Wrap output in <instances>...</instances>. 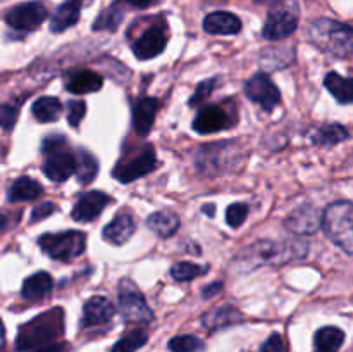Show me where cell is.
Masks as SVG:
<instances>
[{"instance_id":"6da1fadb","label":"cell","mask_w":353,"mask_h":352,"mask_svg":"<svg viewBox=\"0 0 353 352\" xmlns=\"http://www.w3.org/2000/svg\"><path fill=\"white\" fill-rule=\"evenodd\" d=\"M64 333V313L61 307L47 311L40 316L33 317L19 328L16 337L17 351H31L50 345Z\"/></svg>"},{"instance_id":"7a4b0ae2","label":"cell","mask_w":353,"mask_h":352,"mask_svg":"<svg viewBox=\"0 0 353 352\" xmlns=\"http://www.w3.org/2000/svg\"><path fill=\"white\" fill-rule=\"evenodd\" d=\"M309 37L316 47L334 57L353 55V26L331 19H317L309 28Z\"/></svg>"},{"instance_id":"3957f363","label":"cell","mask_w":353,"mask_h":352,"mask_svg":"<svg viewBox=\"0 0 353 352\" xmlns=\"http://www.w3.org/2000/svg\"><path fill=\"white\" fill-rule=\"evenodd\" d=\"M321 226L341 251L353 254V202L340 200L330 204L323 213Z\"/></svg>"},{"instance_id":"277c9868","label":"cell","mask_w":353,"mask_h":352,"mask_svg":"<svg viewBox=\"0 0 353 352\" xmlns=\"http://www.w3.org/2000/svg\"><path fill=\"white\" fill-rule=\"evenodd\" d=\"M41 251L57 261H72L79 257L86 248V235L78 230L45 233L38 238Z\"/></svg>"},{"instance_id":"5b68a950","label":"cell","mask_w":353,"mask_h":352,"mask_svg":"<svg viewBox=\"0 0 353 352\" xmlns=\"http://www.w3.org/2000/svg\"><path fill=\"white\" fill-rule=\"evenodd\" d=\"M300 245L302 244H296V242H255L250 248L243 251V261H252L254 266L279 264V262L292 261L293 257H299L303 254V252H300Z\"/></svg>"},{"instance_id":"8992f818","label":"cell","mask_w":353,"mask_h":352,"mask_svg":"<svg viewBox=\"0 0 353 352\" xmlns=\"http://www.w3.org/2000/svg\"><path fill=\"white\" fill-rule=\"evenodd\" d=\"M119 309L126 323H150L154 321V313L145 302L143 293L130 278L119 282Z\"/></svg>"},{"instance_id":"52a82bcc","label":"cell","mask_w":353,"mask_h":352,"mask_svg":"<svg viewBox=\"0 0 353 352\" xmlns=\"http://www.w3.org/2000/svg\"><path fill=\"white\" fill-rule=\"evenodd\" d=\"M155 168H157V155H155L154 148L148 145V147H143V150L140 154L133 155L130 161L119 162L116 166V169H114L112 175L117 182L131 183L134 179L152 173Z\"/></svg>"},{"instance_id":"ba28073f","label":"cell","mask_w":353,"mask_h":352,"mask_svg":"<svg viewBox=\"0 0 353 352\" xmlns=\"http://www.w3.org/2000/svg\"><path fill=\"white\" fill-rule=\"evenodd\" d=\"M48 9L41 2H24L6 14V23L17 31H33L47 19Z\"/></svg>"},{"instance_id":"9c48e42d","label":"cell","mask_w":353,"mask_h":352,"mask_svg":"<svg viewBox=\"0 0 353 352\" xmlns=\"http://www.w3.org/2000/svg\"><path fill=\"white\" fill-rule=\"evenodd\" d=\"M245 93L252 102L259 104L264 110L271 113L281 100V93H279L278 86L272 83L265 72H259L254 75L247 83H245Z\"/></svg>"},{"instance_id":"30bf717a","label":"cell","mask_w":353,"mask_h":352,"mask_svg":"<svg viewBox=\"0 0 353 352\" xmlns=\"http://www.w3.org/2000/svg\"><path fill=\"white\" fill-rule=\"evenodd\" d=\"M233 145L231 144H212L200 147L196 154V168L200 173L205 175H216L230 168V162L233 161Z\"/></svg>"},{"instance_id":"8fae6325","label":"cell","mask_w":353,"mask_h":352,"mask_svg":"<svg viewBox=\"0 0 353 352\" xmlns=\"http://www.w3.org/2000/svg\"><path fill=\"white\" fill-rule=\"evenodd\" d=\"M76 171V157L69 150H65V145L47 152V159L43 162V173L52 182H65L72 173Z\"/></svg>"},{"instance_id":"7c38bea8","label":"cell","mask_w":353,"mask_h":352,"mask_svg":"<svg viewBox=\"0 0 353 352\" xmlns=\"http://www.w3.org/2000/svg\"><path fill=\"white\" fill-rule=\"evenodd\" d=\"M296 26H299V16H296V12H293L290 9H278L269 14L268 21L264 24V30H262V35L268 40H283V38L295 33Z\"/></svg>"},{"instance_id":"4fadbf2b","label":"cell","mask_w":353,"mask_h":352,"mask_svg":"<svg viewBox=\"0 0 353 352\" xmlns=\"http://www.w3.org/2000/svg\"><path fill=\"white\" fill-rule=\"evenodd\" d=\"M231 117L221 106H203L196 113L195 121H193V130L196 133L209 135L216 131H223L231 126Z\"/></svg>"},{"instance_id":"5bb4252c","label":"cell","mask_w":353,"mask_h":352,"mask_svg":"<svg viewBox=\"0 0 353 352\" xmlns=\"http://www.w3.org/2000/svg\"><path fill=\"white\" fill-rule=\"evenodd\" d=\"M109 202L110 197L107 193L99 192V190L83 193L72 207V219L79 221V223H90L102 214V211L105 209Z\"/></svg>"},{"instance_id":"9a60e30c","label":"cell","mask_w":353,"mask_h":352,"mask_svg":"<svg viewBox=\"0 0 353 352\" xmlns=\"http://www.w3.org/2000/svg\"><path fill=\"white\" fill-rule=\"evenodd\" d=\"M168 45V31L162 26H152L150 30L145 31L137 43L133 45V52L137 59L140 61H147V59H154L161 55L165 50Z\"/></svg>"},{"instance_id":"2e32d148","label":"cell","mask_w":353,"mask_h":352,"mask_svg":"<svg viewBox=\"0 0 353 352\" xmlns=\"http://www.w3.org/2000/svg\"><path fill=\"white\" fill-rule=\"evenodd\" d=\"M114 306L107 297L97 295L86 300L85 307H83V317H81V328H95L100 324L109 323L114 317Z\"/></svg>"},{"instance_id":"e0dca14e","label":"cell","mask_w":353,"mask_h":352,"mask_svg":"<svg viewBox=\"0 0 353 352\" xmlns=\"http://www.w3.org/2000/svg\"><path fill=\"white\" fill-rule=\"evenodd\" d=\"M323 223V214L312 206H302L293 211L286 217V226L290 231L300 235H312L316 233Z\"/></svg>"},{"instance_id":"ac0fdd59","label":"cell","mask_w":353,"mask_h":352,"mask_svg":"<svg viewBox=\"0 0 353 352\" xmlns=\"http://www.w3.org/2000/svg\"><path fill=\"white\" fill-rule=\"evenodd\" d=\"M161 102L154 97H145V99L138 100L133 107V128L140 137L148 135V131L154 126L155 116L159 113Z\"/></svg>"},{"instance_id":"d6986e66","label":"cell","mask_w":353,"mask_h":352,"mask_svg":"<svg viewBox=\"0 0 353 352\" xmlns=\"http://www.w3.org/2000/svg\"><path fill=\"white\" fill-rule=\"evenodd\" d=\"M134 230H137V223H134L131 214H117V216L103 228V238L112 245H124L131 237H133Z\"/></svg>"},{"instance_id":"ffe728a7","label":"cell","mask_w":353,"mask_h":352,"mask_svg":"<svg viewBox=\"0 0 353 352\" xmlns=\"http://www.w3.org/2000/svg\"><path fill=\"white\" fill-rule=\"evenodd\" d=\"M203 30L210 35H236L241 31V21L231 12H212L203 19Z\"/></svg>"},{"instance_id":"44dd1931","label":"cell","mask_w":353,"mask_h":352,"mask_svg":"<svg viewBox=\"0 0 353 352\" xmlns=\"http://www.w3.org/2000/svg\"><path fill=\"white\" fill-rule=\"evenodd\" d=\"M81 7V3L74 2V0H65L64 3H61V6L55 9V12L52 14L50 31H54V33H62V31L74 26L79 21Z\"/></svg>"},{"instance_id":"7402d4cb","label":"cell","mask_w":353,"mask_h":352,"mask_svg":"<svg viewBox=\"0 0 353 352\" xmlns=\"http://www.w3.org/2000/svg\"><path fill=\"white\" fill-rule=\"evenodd\" d=\"M52 289H54V280H52V276L45 271H38L24 280L21 295L26 300H41L52 292Z\"/></svg>"},{"instance_id":"603a6c76","label":"cell","mask_w":353,"mask_h":352,"mask_svg":"<svg viewBox=\"0 0 353 352\" xmlns=\"http://www.w3.org/2000/svg\"><path fill=\"white\" fill-rule=\"evenodd\" d=\"M241 320H243V316H241V313L236 307L221 306L203 314L202 324L205 328H209V330H219V328L240 323Z\"/></svg>"},{"instance_id":"cb8c5ba5","label":"cell","mask_w":353,"mask_h":352,"mask_svg":"<svg viewBox=\"0 0 353 352\" xmlns=\"http://www.w3.org/2000/svg\"><path fill=\"white\" fill-rule=\"evenodd\" d=\"M103 85V79L99 72L95 71H79L76 75H72L71 78L68 79V85L65 88L71 93H76V95H85V93L99 92Z\"/></svg>"},{"instance_id":"d4e9b609","label":"cell","mask_w":353,"mask_h":352,"mask_svg":"<svg viewBox=\"0 0 353 352\" xmlns=\"http://www.w3.org/2000/svg\"><path fill=\"white\" fill-rule=\"evenodd\" d=\"M179 217L174 213H169V211H159L148 216L147 226L154 231L157 237L168 238L172 237L176 231L179 230Z\"/></svg>"},{"instance_id":"484cf974","label":"cell","mask_w":353,"mask_h":352,"mask_svg":"<svg viewBox=\"0 0 353 352\" xmlns=\"http://www.w3.org/2000/svg\"><path fill=\"white\" fill-rule=\"evenodd\" d=\"M324 86L340 104H353V78H345L338 72H327Z\"/></svg>"},{"instance_id":"4316f807","label":"cell","mask_w":353,"mask_h":352,"mask_svg":"<svg viewBox=\"0 0 353 352\" xmlns=\"http://www.w3.org/2000/svg\"><path fill=\"white\" fill-rule=\"evenodd\" d=\"M43 193L40 183L30 176H21L9 188L10 202H23V200H34Z\"/></svg>"},{"instance_id":"83f0119b","label":"cell","mask_w":353,"mask_h":352,"mask_svg":"<svg viewBox=\"0 0 353 352\" xmlns=\"http://www.w3.org/2000/svg\"><path fill=\"white\" fill-rule=\"evenodd\" d=\"M350 137L348 135V130L345 126L338 123H330L324 124V126L317 128L312 135V141L317 147H333V145L341 144L347 138Z\"/></svg>"},{"instance_id":"f1b7e54d","label":"cell","mask_w":353,"mask_h":352,"mask_svg":"<svg viewBox=\"0 0 353 352\" xmlns=\"http://www.w3.org/2000/svg\"><path fill=\"white\" fill-rule=\"evenodd\" d=\"M76 175H78V182L81 185H88L99 175V162H97L95 155L90 154L86 148H79L78 155H76Z\"/></svg>"},{"instance_id":"f546056e","label":"cell","mask_w":353,"mask_h":352,"mask_svg":"<svg viewBox=\"0 0 353 352\" xmlns=\"http://www.w3.org/2000/svg\"><path fill=\"white\" fill-rule=\"evenodd\" d=\"M31 110H33V116L40 123H54V121L61 117L62 104L55 97H40L33 104V109Z\"/></svg>"},{"instance_id":"4dcf8cb0","label":"cell","mask_w":353,"mask_h":352,"mask_svg":"<svg viewBox=\"0 0 353 352\" xmlns=\"http://www.w3.org/2000/svg\"><path fill=\"white\" fill-rule=\"evenodd\" d=\"M316 349L319 352H336L343 345L345 333L336 326L321 328L314 337Z\"/></svg>"},{"instance_id":"1f68e13d","label":"cell","mask_w":353,"mask_h":352,"mask_svg":"<svg viewBox=\"0 0 353 352\" xmlns=\"http://www.w3.org/2000/svg\"><path fill=\"white\" fill-rule=\"evenodd\" d=\"M205 271H207V266L193 264V262H188V261H179L176 262V264H172L171 276L176 280V282H192V280L205 275Z\"/></svg>"},{"instance_id":"d6a6232c","label":"cell","mask_w":353,"mask_h":352,"mask_svg":"<svg viewBox=\"0 0 353 352\" xmlns=\"http://www.w3.org/2000/svg\"><path fill=\"white\" fill-rule=\"evenodd\" d=\"M148 337L143 330H134L128 333L126 337L121 338L110 352H137L138 349L147 344Z\"/></svg>"},{"instance_id":"836d02e7","label":"cell","mask_w":353,"mask_h":352,"mask_svg":"<svg viewBox=\"0 0 353 352\" xmlns=\"http://www.w3.org/2000/svg\"><path fill=\"white\" fill-rule=\"evenodd\" d=\"M203 349V342L195 335H179L169 340L171 352H200Z\"/></svg>"},{"instance_id":"e575fe53","label":"cell","mask_w":353,"mask_h":352,"mask_svg":"<svg viewBox=\"0 0 353 352\" xmlns=\"http://www.w3.org/2000/svg\"><path fill=\"white\" fill-rule=\"evenodd\" d=\"M121 21H123V12H121V9H117L116 6L110 7V9H107L105 12H102L99 16V19L95 21V24H93V30H117V26L121 24Z\"/></svg>"},{"instance_id":"d590c367","label":"cell","mask_w":353,"mask_h":352,"mask_svg":"<svg viewBox=\"0 0 353 352\" xmlns=\"http://www.w3.org/2000/svg\"><path fill=\"white\" fill-rule=\"evenodd\" d=\"M248 216V206L243 202L231 204L226 211V221L231 228H240Z\"/></svg>"},{"instance_id":"8d00e7d4","label":"cell","mask_w":353,"mask_h":352,"mask_svg":"<svg viewBox=\"0 0 353 352\" xmlns=\"http://www.w3.org/2000/svg\"><path fill=\"white\" fill-rule=\"evenodd\" d=\"M217 85V79L216 78H210V79H205V81L200 83L199 86H196L195 93H193V97L190 99V106L192 107H199L202 106L203 100H207L210 97V93H212V90L216 88Z\"/></svg>"},{"instance_id":"74e56055","label":"cell","mask_w":353,"mask_h":352,"mask_svg":"<svg viewBox=\"0 0 353 352\" xmlns=\"http://www.w3.org/2000/svg\"><path fill=\"white\" fill-rule=\"evenodd\" d=\"M86 114V104L83 100H69L68 102V121L72 128L78 126Z\"/></svg>"},{"instance_id":"f35d334b","label":"cell","mask_w":353,"mask_h":352,"mask_svg":"<svg viewBox=\"0 0 353 352\" xmlns=\"http://www.w3.org/2000/svg\"><path fill=\"white\" fill-rule=\"evenodd\" d=\"M17 119V107L10 104H2L0 106V128L3 130H12Z\"/></svg>"},{"instance_id":"ab89813d","label":"cell","mask_w":353,"mask_h":352,"mask_svg":"<svg viewBox=\"0 0 353 352\" xmlns=\"http://www.w3.org/2000/svg\"><path fill=\"white\" fill-rule=\"evenodd\" d=\"M55 211H57V207H55L54 202L38 204V206L33 209V213H31V223H37V221L45 219V217H48L52 213H55Z\"/></svg>"},{"instance_id":"60d3db41","label":"cell","mask_w":353,"mask_h":352,"mask_svg":"<svg viewBox=\"0 0 353 352\" xmlns=\"http://www.w3.org/2000/svg\"><path fill=\"white\" fill-rule=\"evenodd\" d=\"M261 352H285V344L279 333H272L268 340L262 344Z\"/></svg>"},{"instance_id":"b9f144b4","label":"cell","mask_w":353,"mask_h":352,"mask_svg":"<svg viewBox=\"0 0 353 352\" xmlns=\"http://www.w3.org/2000/svg\"><path fill=\"white\" fill-rule=\"evenodd\" d=\"M221 290H223V282H214V283H210V285L203 286L202 297L203 299H210V297L221 293Z\"/></svg>"},{"instance_id":"7bdbcfd3","label":"cell","mask_w":353,"mask_h":352,"mask_svg":"<svg viewBox=\"0 0 353 352\" xmlns=\"http://www.w3.org/2000/svg\"><path fill=\"white\" fill-rule=\"evenodd\" d=\"M64 344H50V345H45V347L38 349L34 352H64Z\"/></svg>"},{"instance_id":"ee69618b","label":"cell","mask_w":353,"mask_h":352,"mask_svg":"<svg viewBox=\"0 0 353 352\" xmlns=\"http://www.w3.org/2000/svg\"><path fill=\"white\" fill-rule=\"evenodd\" d=\"M124 2H128L130 6H133V7H138V9H145V7L152 6L155 0H124Z\"/></svg>"},{"instance_id":"f6af8a7d","label":"cell","mask_w":353,"mask_h":352,"mask_svg":"<svg viewBox=\"0 0 353 352\" xmlns=\"http://www.w3.org/2000/svg\"><path fill=\"white\" fill-rule=\"evenodd\" d=\"M9 216H7V214H0V231L6 230V228L9 226Z\"/></svg>"},{"instance_id":"bcb514c9","label":"cell","mask_w":353,"mask_h":352,"mask_svg":"<svg viewBox=\"0 0 353 352\" xmlns=\"http://www.w3.org/2000/svg\"><path fill=\"white\" fill-rule=\"evenodd\" d=\"M203 213H207L210 217H212L214 216V206H205L203 207Z\"/></svg>"},{"instance_id":"7dc6e473","label":"cell","mask_w":353,"mask_h":352,"mask_svg":"<svg viewBox=\"0 0 353 352\" xmlns=\"http://www.w3.org/2000/svg\"><path fill=\"white\" fill-rule=\"evenodd\" d=\"M3 337H6V330H3V324L2 321H0V345L3 344Z\"/></svg>"},{"instance_id":"c3c4849f","label":"cell","mask_w":353,"mask_h":352,"mask_svg":"<svg viewBox=\"0 0 353 352\" xmlns=\"http://www.w3.org/2000/svg\"><path fill=\"white\" fill-rule=\"evenodd\" d=\"M74 2H78V3H81V6H85V3H88L90 0H74Z\"/></svg>"},{"instance_id":"681fc988","label":"cell","mask_w":353,"mask_h":352,"mask_svg":"<svg viewBox=\"0 0 353 352\" xmlns=\"http://www.w3.org/2000/svg\"><path fill=\"white\" fill-rule=\"evenodd\" d=\"M317 352H319V351H317Z\"/></svg>"}]
</instances>
